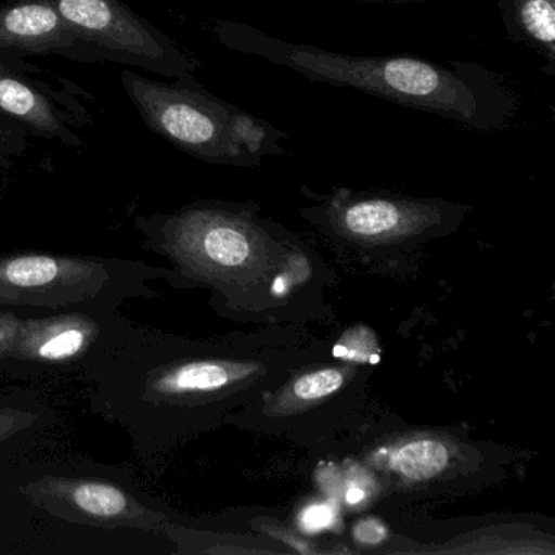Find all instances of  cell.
I'll return each instance as SVG.
<instances>
[{
    "instance_id": "obj_1",
    "label": "cell",
    "mask_w": 555,
    "mask_h": 555,
    "mask_svg": "<svg viewBox=\"0 0 555 555\" xmlns=\"http://www.w3.org/2000/svg\"><path fill=\"white\" fill-rule=\"evenodd\" d=\"M220 43L236 53L301 74L313 82L357 90L405 108L431 113L476 132L513 125L519 96L493 70L477 63H431L412 56H353L291 43L238 22H220Z\"/></svg>"
},
{
    "instance_id": "obj_2",
    "label": "cell",
    "mask_w": 555,
    "mask_h": 555,
    "mask_svg": "<svg viewBox=\"0 0 555 555\" xmlns=\"http://www.w3.org/2000/svg\"><path fill=\"white\" fill-rule=\"evenodd\" d=\"M122 80L152 131L199 160L255 167L285 154L287 132L223 102L191 76L164 83L126 70Z\"/></svg>"
},
{
    "instance_id": "obj_3",
    "label": "cell",
    "mask_w": 555,
    "mask_h": 555,
    "mask_svg": "<svg viewBox=\"0 0 555 555\" xmlns=\"http://www.w3.org/2000/svg\"><path fill=\"white\" fill-rule=\"evenodd\" d=\"M171 269L109 256L15 251L0 255V310L69 311L121 308L131 298L160 297L152 281Z\"/></svg>"
},
{
    "instance_id": "obj_4",
    "label": "cell",
    "mask_w": 555,
    "mask_h": 555,
    "mask_svg": "<svg viewBox=\"0 0 555 555\" xmlns=\"http://www.w3.org/2000/svg\"><path fill=\"white\" fill-rule=\"evenodd\" d=\"M132 324L121 308L0 310V376L40 382L86 375Z\"/></svg>"
},
{
    "instance_id": "obj_5",
    "label": "cell",
    "mask_w": 555,
    "mask_h": 555,
    "mask_svg": "<svg viewBox=\"0 0 555 555\" xmlns=\"http://www.w3.org/2000/svg\"><path fill=\"white\" fill-rule=\"evenodd\" d=\"M17 490L51 516L92 528L164 532L170 515L128 474L86 463H41Z\"/></svg>"
},
{
    "instance_id": "obj_6",
    "label": "cell",
    "mask_w": 555,
    "mask_h": 555,
    "mask_svg": "<svg viewBox=\"0 0 555 555\" xmlns=\"http://www.w3.org/2000/svg\"><path fill=\"white\" fill-rule=\"evenodd\" d=\"M53 8L86 43L164 76H191L194 63L170 38L126 8L121 0H37Z\"/></svg>"
},
{
    "instance_id": "obj_7",
    "label": "cell",
    "mask_w": 555,
    "mask_h": 555,
    "mask_svg": "<svg viewBox=\"0 0 555 555\" xmlns=\"http://www.w3.org/2000/svg\"><path fill=\"white\" fill-rule=\"evenodd\" d=\"M451 207L441 201L373 196L339 190L324 204L323 216L333 229L350 238L388 242L441 225L450 216Z\"/></svg>"
},
{
    "instance_id": "obj_8",
    "label": "cell",
    "mask_w": 555,
    "mask_h": 555,
    "mask_svg": "<svg viewBox=\"0 0 555 555\" xmlns=\"http://www.w3.org/2000/svg\"><path fill=\"white\" fill-rule=\"evenodd\" d=\"M56 427V409L37 392H0V467L34 453Z\"/></svg>"
},
{
    "instance_id": "obj_9",
    "label": "cell",
    "mask_w": 555,
    "mask_h": 555,
    "mask_svg": "<svg viewBox=\"0 0 555 555\" xmlns=\"http://www.w3.org/2000/svg\"><path fill=\"white\" fill-rule=\"evenodd\" d=\"M82 38L50 5L37 0L0 9V48L50 53L66 51Z\"/></svg>"
},
{
    "instance_id": "obj_10",
    "label": "cell",
    "mask_w": 555,
    "mask_h": 555,
    "mask_svg": "<svg viewBox=\"0 0 555 555\" xmlns=\"http://www.w3.org/2000/svg\"><path fill=\"white\" fill-rule=\"evenodd\" d=\"M0 115L44 138L79 144L54 103L4 66H0Z\"/></svg>"
},
{
    "instance_id": "obj_11",
    "label": "cell",
    "mask_w": 555,
    "mask_h": 555,
    "mask_svg": "<svg viewBox=\"0 0 555 555\" xmlns=\"http://www.w3.org/2000/svg\"><path fill=\"white\" fill-rule=\"evenodd\" d=\"M506 35L545 61L542 73L555 77V0H499Z\"/></svg>"
},
{
    "instance_id": "obj_12",
    "label": "cell",
    "mask_w": 555,
    "mask_h": 555,
    "mask_svg": "<svg viewBox=\"0 0 555 555\" xmlns=\"http://www.w3.org/2000/svg\"><path fill=\"white\" fill-rule=\"evenodd\" d=\"M448 450L437 440H412L402 444L391 456V466L409 479L421 480L437 476L447 467Z\"/></svg>"
},
{
    "instance_id": "obj_13",
    "label": "cell",
    "mask_w": 555,
    "mask_h": 555,
    "mask_svg": "<svg viewBox=\"0 0 555 555\" xmlns=\"http://www.w3.org/2000/svg\"><path fill=\"white\" fill-rule=\"evenodd\" d=\"M346 383V373L339 369H323L301 375L291 386V398L297 402H314L339 391Z\"/></svg>"
},
{
    "instance_id": "obj_14",
    "label": "cell",
    "mask_w": 555,
    "mask_h": 555,
    "mask_svg": "<svg viewBox=\"0 0 555 555\" xmlns=\"http://www.w3.org/2000/svg\"><path fill=\"white\" fill-rule=\"evenodd\" d=\"M376 350V340L372 331L365 327L347 333L334 347L333 353L339 359L352 360V362H378V356H373Z\"/></svg>"
},
{
    "instance_id": "obj_15",
    "label": "cell",
    "mask_w": 555,
    "mask_h": 555,
    "mask_svg": "<svg viewBox=\"0 0 555 555\" xmlns=\"http://www.w3.org/2000/svg\"><path fill=\"white\" fill-rule=\"evenodd\" d=\"M336 518L334 506L330 503H313L301 513L300 522L307 531L317 532L330 528Z\"/></svg>"
},
{
    "instance_id": "obj_16",
    "label": "cell",
    "mask_w": 555,
    "mask_h": 555,
    "mask_svg": "<svg viewBox=\"0 0 555 555\" xmlns=\"http://www.w3.org/2000/svg\"><path fill=\"white\" fill-rule=\"evenodd\" d=\"M353 535H356L359 544L376 545L385 541L388 531H386V526L378 521V519L363 518L353 528Z\"/></svg>"
},
{
    "instance_id": "obj_17",
    "label": "cell",
    "mask_w": 555,
    "mask_h": 555,
    "mask_svg": "<svg viewBox=\"0 0 555 555\" xmlns=\"http://www.w3.org/2000/svg\"><path fill=\"white\" fill-rule=\"evenodd\" d=\"M349 2H362V4H430L438 0H349Z\"/></svg>"
},
{
    "instance_id": "obj_18",
    "label": "cell",
    "mask_w": 555,
    "mask_h": 555,
    "mask_svg": "<svg viewBox=\"0 0 555 555\" xmlns=\"http://www.w3.org/2000/svg\"><path fill=\"white\" fill-rule=\"evenodd\" d=\"M347 502L349 503H359L360 500L363 499V492L362 489H359V487H353V489H350L349 492H347L346 495Z\"/></svg>"
},
{
    "instance_id": "obj_19",
    "label": "cell",
    "mask_w": 555,
    "mask_h": 555,
    "mask_svg": "<svg viewBox=\"0 0 555 555\" xmlns=\"http://www.w3.org/2000/svg\"><path fill=\"white\" fill-rule=\"evenodd\" d=\"M2 119L4 118H2V115H0V135H2V132H4L2 131Z\"/></svg>"
}]
</instances>
